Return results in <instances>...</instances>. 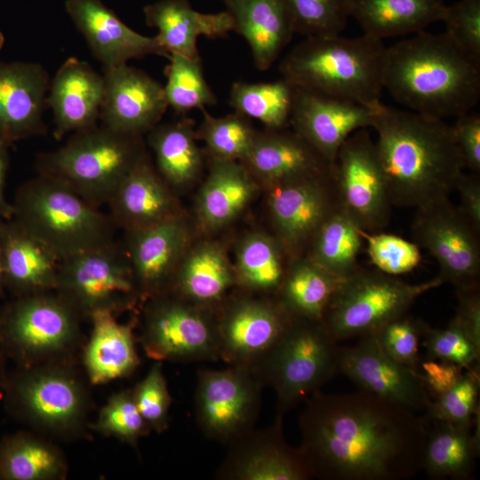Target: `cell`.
I'll use <instances>...</instances> for the list:
<instances>
[{"mask_svg": "<svg viewBox=\"0 0 480 480\" xmlns=\"http://www.w3.org/2000/svg\"><path fill=\"white\" fill-rule=\"evenodd\" d=\"M314 478L404 480L423 469L428 429L416 412L358 390L317 391L299 417Z\"/></svg>", "mask_w": 480, "mask_h": 480, "instance_id": "6da1fadb", "label": "cell"}, {"mask_svg": "<svg viewBox=\"0 0 480 480\" xmlns=\"http://www.w3.org/2000/svg\"><path fill=\"white\" fill-rule=\"evenodd\" d=\"M375 147L393 206L420 208L449 198L464 164L444 119L380 103Z\"/></svg>", "mask_w": 480, "mask_h": 480, "instance_id": "7a4b0ae2", "label": "cell"}, {"mask_svg": "<svg viewBox=\"0 0 480 480\" xmlns=\"http://www.w3.org/2000/svg\"><path fill=\"white\" fill-rule=\"evenodd\" d=\"M383 88L411 111L457 117L479 101L480 62L445 33L424 30L386 49Z\"/></svg>", "mask_w": 480, "mask_h": 480, "instance_id": "3957f363", "label": "cell"}, {"mask_svg": "<svg viewBox=\"0 0 480 480\" xmlns=\"http://www.w3.org/2000/svg\"><path fill=\"white\" fill-rule=\"evenodd\" d=\"M386 49L364 34L306 36L283 58L279 71L295 88L374 108L384 89Z\"/></svg>", "mask_w": 480, "mask_h": 480, "instance_id": "277c9868", "label": "cell"}, {"mask_svg": "<svg viewBox=\"0 0 480 480\" xmlns=\"http://www.w3.org/2000/svg\"><path fill=\"white\" fill-rule=\"evenodd\" d=\"M1 395L11 417L52 440L81 439L90 428L89 390L72 361L17 366Z\"/></svg>", "mask_w": 480, "mask_h": 480, "instance_id": "5b68a950", "label": "cell"}, {"mask_svg": "<svg viewBox=\"0 0 480 480\" xmlns=\"http://www.w3.org/2000/svg\"><path fill=\"white\" fill-rule=\"evenodd\" d=\"M12 218L59 261L115 240L116 226L62 182L43 175L16 190Z\"/></svg>", "mask_w": 480, "mask_h": 480, "instance_id": "8992f818", "label": "cell"}, {"mask_svg": "<svg viewBox=\"0 0 480 480\" xmlns=\"http://www.w3.org/2000/svg\"><path fill=\"white\" fill-rule=\"evenodd\" d=\"M148 155L143 136L96 124L71 134L60 148L39 153L36 167L38 174L62 182L100 208Z\"/></svg>", "mask_w": 480, "mask_h": 480, "instance_id": "52a82bcc", "label": "cell"}, {"mask_svg": "<svg viewBox=\"0 0 480 480\" xmlns=\"http://www.w3.org/2000/svg\"><path fill=\"white\" fill-rule=\"evenodd\" d=\"M82 318L55 291L16 296L0 308V350L17 366L72 361Z\"/></svg>", "mask_w": 480, "mask_h": 480, "instance_id": "ba28073f", "label": "cell"}, {"mask_svg": "<svg viewBox=\"0 0 480 480\" xmlns=\"http://www.w3.org/2000/svg\"><path fill=\"white\" fill-rule=\"evenodd\" d=\"M322 321L293 318L264 358L252 368L263 387L276 396L285 414L339 372L340 346Z\"/></svg>", "mask_w": 480, "mask_h": 480, "instance_id": "9c48e42d", "label": "cell"}, {"mask_svg": "<svg viewBox=\"0 0 480 480\" xmlns=\"http://www.w3.org/2000/svg\"><path fill=\"white\" fill-rule=\"evenodd\" d=\"M443 284L438 276L408 284L379 270L362 268L340 283L322 322L337 342L372 334L405 315L421 294Z\"/></svg>", "mask_w": 480, "mask_h": 480, "instance_id": "30bf717a", "label": "cell"}, {"mask_svg": "<svg viewBox=\"0 0 480 480\" xmlns=\"http://www.w3.org/2000/svg\"><path fill=\"white\" fill-rule=\"evenodd\" d=\"M55 292L83 318L118 316L142 304L124 244L116 240L60 261Z\"/></svg>", "mask_w": 480, "mask_h": 480, "instance_id": "8fae6325", "label": "cell"}, {"mask_svg": "<svg viewBox=\"0 0 480 480\" xmlns=\"http://www.w3.org/2000/svg\"><path fill=\"white\" fill-rule=\"evenodd\" d=\"M140 342L158 362L220 360L216 310L164 292L142 304Z\"/></svg>", "mask_w": 480, "mask_h": 480, "instance_id": "7c38bea8", "label": "cell"}, {"mask_svg": "<svg viewBox=\"0 0 480 480\" xmlns=\"http://www.w3.org/2000/svg\"><path fill=\"white\" fill-rule=\"evenodd\" d=\"M263 385L252 369L228 365L200 369L195 392V415L210 440L229 444L254 428Z\"/></svg>", "mask_w": 480, "mask_h": 480, "instance_id": "4fadbf2b", "label": "cell"}, {"mask_svg": "<svg viewBox=\"0 0 480 480\" xmlns=\"http://www.w3.org/2000/svg\"><path fill=\"white\" fill-rule=\"evenodd\" d=\"M292 319L275 296L242 290L230 293L216 310L220 360L252 369Z\"/></svg>", "mask_w": 480, "mask_h": 480, "instance_id": "5bb4252c", "label": "cell"}, {"mask_svg": "<svg viewBox=\"0 0 480 480\" xmlns=\"http://www.w3.org/2000/svg\"><path fill=\"white\" fill-rule=\"evenodd\" d=\"M339 207L359 228L380 232L389 222L392 204L375 142L366 129L353 132L333 166Z\"/></svg>", "mask_w": 480, "mask_h": 480, "instance_id": "9a60e30c", "label": "cell"}, {"mask_svg": "<svg viewBox=\"0 0 480 480\" xmlns=\"http://www.w3.org/2000/svg\"><path fill=\"white\" fill-rule=\"evenodd\" d=\"M479 232L450 198L417 208L412 236L439 265L437 276L456 290L479 286Z\"/></svg>", "mask_w": 480, "mask_h": 480, "instance_id": "2e32d148", "label": "cell"}, {"mask_svg": "<svg viewBox=\"0 0 480 480\" xmlns=\"http://www.w3.org/2000/svg\"><path fill=\"white\" fill-rule=\"evenodd\" d=\"M268 190V206L276 238L290 260L305 255L319 227L339 207L333 169Z\"/></svg>", "mask_w": 480, "mask_h": 480, "instance_id": "e0dca14e", "label": "cell"}, {"mask_svg": "<svg viewBox=\"0 0 480 480\" xmlns=\"http://www.w3.org/2000/svg\"><path fill=\"white\" fill-rule=\"evenodd\" d=\"M339 372L360 390L414 412H426L431 403L420 373L388 356L372 334L340 347Z\"/></svg>", "mask_w": 480, "mask_h": 480, "instance_id": "ac0fdd59", "label": "cell"}, {"mask_svg": "<svg viewBox=\"0 0 480 480\" xmlns=\"http://www.w3.org/2000/svg\"><path fill=\"white\" fill-rule=\"evenodd\" d=\"M284 414L262 429H252L228 444L218 468L220 480H308L312 471L300 448L284 435Z\"/></svg>", "mask_w": 480, "mask_h": 480, "instance_id": "d6986e66", "label": "cell"}, {"mask_svg": "<svg viewBox=\"0 0 480 480\" xmlns=\"http://www.w3.org/2000/svg\"><path fill=\"white\" fill-rule=\"evenodd\" d=\"M101 124L143 136L158 124L168 108L164 85L146 72L122 64L103 69Z\"/></svg>", "mask_w": 480, "mask_h": 480, "instance_id": "ffe728a7", "label": "cell"}, {"mask_svg": "<svg viewBox=\"0 0 480 480\" xmlns=\"http://www.w3.org/2000/svg\"><path fill=\"white\" fill-rule=\"evenodd\" d=\"M191 228L184 213L154 226L124 231L122 242L132 265L142 303L167 292L191 243Z\"/></svg>", "mask_w": 480, "mask_h": 480, "instance_id": "44dd1931", "label": "cell"}, {"mask_svg": "<svg viewBox=\"0 0 480 480\" xmlns=\"http://www.w3.org/2000/svg\"><path fill=\"white\" fill-rule=\"evenodd\" d=\"M374 108L295 88L290 124L330 164L355 132L372 127Z\"/></svg>", "mask_w": 480, "mask_h": 480, "instance_id": "7402d4cb", "label": "cell"}, {"mask_svg": "<svg viewBox=\"0 0 480 480\" xmlns=\"http://www.w3.org/2000/svg\"><path fill=\"white\" fill-rule=\"evenodd\" d=\"M50 81L40 63L0 60V143L11 147L45 132Z\"/></svg>", "mask_w": 480, "mask_h": 480, "instance_id": "603a6c76", "label": "cell"}, {"mask_svg": "<svg viewBox=\"0 0 480 480\" xmlns=\"http://www.w3.org/2000/svg\"><path fill=\"white\" fill-rule=\"evenodd\" d=\"M65 8L103 69L147 55L169 58L156 36L132 29L100 0H67Z\"/></svg>", "mask_w": 480, "mask_h": 480, "instance_id": "cb8c5ba5", "label": "cell"}, {"mask_svg": "<svg viewBox=\"0 0 480 480\" xmlns=\"http://www.w3.org/2000/svg\"><path fill=\"white\" fill-rule=\"evenodd\" d=\"M240 163L267 188L326 174L334 166L297 132L284 128L257 131L251 149Z\"/></svg>", "mask_w": 480, "mask_h": 480, "instance_id": "d4e9b609", "label": "cell"}, {"mask_svg": "<svg viewBox=\"0 0 480 480\" xmlns=\"http://www.w3.org/2000/svg\"><path fill=\"white\" fill-rule=\"evenodd\" d=\"M103 95V75L76 57L68 58L50 81L46 100L52 113L55 139L98 124Z\"/></svg>", "mask_w": 480, "mask_h": 480, "instance_id": "484cf974", "label": "cell"}, {"mask_svg": "<svg viewBox=\"0 0 480 480\" xmlns=\"http://www.w3.org/2000/svg\"><path fill=\"white\" fill-rule=\"evenodd\" d=\"M107 206L116 228L123 231L146 228L184 213L148 155L124 178Z\"/></svg>", "mask_w": 480, "mask_h": 480, "instance_id": "4316f807", "label": "cell"}, {"mask_svg": "<svg viewBox=\"0 0 480 480\" xmlns=\"http://www.w3.org/2000/svg\"><path fill=\"white\" fill-rule=\"evenodd\" d=\"M236 287L234 264L225 248L217 241L208 240L190 244L167 292L217 310Z\"/></svg>", "mask_w": 480, "mask_h": 480, "instance_id": "83f0119b", "label": "cell"}, {"mask_svg": "<svg viewBox=\"0 0 480 480\" xmlns=\"http://www.w3.org/2000/svg\"><path fill=\"white\" fill-rule=\"evenodd\" d=\"M5 290L14 297L55 291L60 261L13 219L0 218Z\"/></svg>", "mask_w": 480, "mask_h": 480, "instance_id": "f1b7e54d", "label": "cell"}, {"mask_svg": "<svg viewBox=\"0 0 480 480\" xmlns=\"http://www.w3.org/2000/svg\"><path fill=\"white\" fill-rule=\"evenodd\" d=\"M144 14L148 25L156 28V36L169 56L199 58V36L218 38L233 30L227 11L199 12L187 0H160L145 6Z\"/></svg>", "mask_w": 480, "mask_h": 480, "instance_id": "f546056e", "label": "cell"}, {"mask_svg": "<svg viewBox=\"0 0 480 480\" xmlns=\"http://www.w3.org/2000/svg\"><path fill=\"white\" fill-rule=\"evenodd\" d=\"M89 319L92 332L83 364L90 383L102 385L132 374L140 363L134 335L137 318L124 324L112 313L98 312Z\"/></svg>", "mask_w": 480, "mask_h": 480, "instance_id": "4dcf8cb0", "label": "cell"}, {"mask_svg": "<svg viewBox=\"0 0 480 480\" xmlns=\"http://www.w3.org/2000/svg\"><path fill=\"white\" fill-rule=\"evenodd\" d=\"M233 30L247 42L255 67L268 69L294 32L282 0H224Z\"/></svg>", "mask_w": 480, "mask_h": 480, "instance_id": "1f68e13d", "label": "cell"}, {"mask_svg": "<svg viewBox=\"0 0 480 480\" xmlns=\"http://www.w3.org/2000/svg\"><path fill=\"white\" fill-rule=\"evenodd\" d=\"M257 188L258 183L240 162L210 157L196 204L200 227L213 231L231 223L251 203Z\"/></svg>", "mask_w": 480, "mask_h": 480, "instance_id": "d6a6232c", "label": "cell"}, {"mask_svg": "<svg viewBox=\"0 0 480 480\" xmlns=\"http://www.w3.org/2000/svg\"><path fill=\"white\" fill-rule=\"evenodd\" d=\"M444 0H350V17L364 34L379 40L417 34L443 21Z\"/></svg>", "mask_w": 480, "mask_h": 480, "instance_id": "836d02e7", "label": "cell"}, {"mask_svg": "<svg viewBox=\"0 0 480 480\" xmlns=\"http://www.w3.org/2000/svg\"><path fill=\"white\" fill-rule=\"evenodd\" d=\"M155 167L174 191L192 185L204 167V153L197 145L194 124L189 119L156 124L148 133Z\"/></svg>", "mask_w": 480, "mask_h": 480, "instance_id": "e575fe53", "label": "cell"}, {"mask_svg": "<svg viewBox=\"0 0 480 480\" xmlns=\"http://www.w3.org/2000/svg\"><path fill=\"white\" fill-rule=\"evenodd\" d=\"M68 472L63 452L44 435L18 431L0 441V480H62Z\"/></svg>", "mask_w": 480, "mask_h": 480, "instance_id": "d590c367", "label": "cell"}, {"mask_svg": "<svg viewBox=\"0 0 480 480\" xmlns=\"http://www.w3.org/2000/svg\"><path fill=\"white\" fill-rule=\"evenodd\" d=\"M342 280L305 254L290 260L275 297L292 318L323 321Z\"/></svg>", "mask_w": 480, "mask_h": 480, "instance_id": "8d00e7d4", "label": "cell"}, {"mask_svg": "<svg viewBox=\"0 0 480 480\" xmlns=\"http://www.w3.org/2000/svg\"><path fill=\"white\" fill-rule=\"evenodd\" d=\"M290 258L275 236L252 232L242 237L234 264L237 288L251 293L276 296Z\"/></svg>", "mask_w": 480, "mask_h": 480, "instance_id": "74e56055", "label": "cell"}, {"mask_svg": "<svg viewBox=\"0 0 480 480\" xmlns=\"http://www.w3.org/2000/svg\"><path fill=\"white\" fill-rule=\"evenodd\" d=\"M479 436L471 426L436 421L428 436L423 469L433 479H467L479 451Z\"/></svg>", "mask_w": 480, "mask_h": 480, "instance_id": "f35d334b", "label": "cell"}, {"mask_svg": "<svg viewBox=\"0 0 480 480\" xmlns=\"http://www.w3.org/2000/svg\"><path fill=\"white\" fill-rule=\"evenodd\" d=\"M362 240L361 228L338 207L319 227L306 255L336 277L346 279L362 268L357 260Z\"/></svg>", "mask_w": 480, "mask_h": 480, "instance_id": "ab89813d", "label": "cell"}, {"mask_svg": "<svg viewBox=\"0 0 480 480\" xmlns=\"http://www.w3.org/2000/svg\"><path fill=\"white\" fill-rule=\"evenodd\" d=\"M295 87L285 79L273 82L232 84L229 104L248 118L260 121L266 129L284 128L290 123Z\"/></svg>", "mask_w": 480, "mask_h": 480, "instance_id": "60d3db41", "label": "cell"}, {"mask_svg": "<svg viewBox=\"0 0 480 480\" xmlns=\"http://www.w3.org/2000/svg\"><path fill=\"white\" fill-rule=\"evenodd\" d=\"M168 59L164 85L168 108L183 114L195 108L203 110L216 103V96L204 76L200 57L171 54Z\"/></svg>", "mask_w": 480, "mask_h": 480, "instance_id": "b9f144b4", "label": "cell"}, {"mask_svg": "<svg viewBox=\"0 0 480 480\" xmlns=\"http://www.w3.org/2000/svg\"><path fill=\"white\" fill-rule=\"evenodd\" d=\"M196 132L204 141L209 157L241 162L254 141L257 130L250 118L234 112L224 116H213L206 109Z\"/></svg>", "mask_w": 480, "mask_h": 480, "instance_id": "7bdbcfd3", "label": "cell"}, {"mask_svg": "<svg viewBox=\"0 0 480 480\" xmlns=\"http://www.w3.org/2000/svg\"><path fill=\"white\" fill-rule=\"evenodd\" d=\"M294 32L306 36L339 35L350 17V0H282Z\"/></svg>", "mask_w": 480, "mask_h": 480, "instance_id": "ee69618b", "label": "cell"}, {"mask_svg": "<svg viewBox=\"0 0 480 480\" xmlns=\"http://www.w3.org/2000/svg\"><path fill=\"white\" fill-rule=\"evenodd\" d=\"M90 428L132 447H136L140 439L152 431L137 407L132 388L109 397Z\"/></svg>", "mask_w": 480, "mask_h": 480, "instance_id": "f6af8a7d", "label": "cell"}, {"mask_svg": "<svg viewBox=\"0 0 480 480\" xmlns=\"http://www.w3.org/2000/svg\"><path fill=\"white\" fill-rule=\"evenodd\" d=\"M366 241L367 252L379 271L393 276L408 273L421 260L420 246L398 236L385 233H367L361 229Z\"/></svg>", "mask_w": 480, "mask_h": 480, "instance_id": "bcb514c9", "label": "cell"}, {"mask_svg": "<svg viewBox=\"0 0 480 480\" xmlns=\"http://www.w3.org/2000/svg\"><path fill=\"white\" fill-rule=\"evenodd\" d=\"M137 407L152 431L160 434L169 426L171 395L163 362L155 361L145 377L132 388Z\"/></svg>", "mask_w": 480, "mask_h": 480, "instance_id": "7dc6e473", "label": "cell"}, {"mask_svg": "<svg viewBox=\"0 0 480 480\" xmlns=\"http://www.w3.org/2000/svg\"><path fill=\"white\" fill-rule=\"evenodd\" d=\"M478 376L470 372L462 378L448 391L430 403L426 413L436 421L472 426L476 413L478 397Z\"/></svg>", "mask_w": 480, "mask_h": 480, "instance_id": "c3c4849f", "label": "cell"}, {"mask_svg": "<svg viewBox=\"0 0 480 480\" xmlns=\"http://www.w3.org/2000/svg\"><path fill=\"white\" fill-rule=\"evenodd\" d=\"M423 345L428 357L469 368L479 361L478 348L466 335L454 317L444 329H430L424 324Z\"/></svg>", "mask_w": 480, "mask_h": 480, "instance_id": "681fc988", "label": "cell"}, {"mask_svg": "<svg viewBox=\"0 0 480 480\" xmlns=\"http://www.w3.org/2000/svg\"><path fill=\"white\" fill-rule=\"evenodd\" d=\"M423 327V324L404 315L388 322L372 334L392 359L415 369Z\"/></svg>", "mask_w": 480, "mask_h": 480, "instance_id": "f907efd6", "label": "cell"}, {"mask_svg": "<svg viewBox=\"0 0 480 480\" xmlns=\"http://www.w3.org/2000/svg\"><path fill=\"white\" fill-rule=\"evenodd\" d=\"M443 21L448 37L480 62V0H460L447 5Z\"/></svg>", "mask_w": 480, "mask_h": 480, "instance_id": "816d5d0a", "label": "cell"}, {"mask_svg": "<svg viewBox=\"0 0 480 480\" xmlns=\"http://www.w3.org/2000/svg\"><path fill=\"white\" fill-rule=\"evenodd\" d=\"M456 118L452 129L464 167L478 173L480 172V116L470 111Z\"/></svg>", "mask_w": 480, "mask_h": 480, "instance_id": "f5cc1de1", "label": "cell"}, {"mask_svg": "<svg viewBox=\"0 0 480 480\" xmlns=\"http://www.w3.org/2000/svg\"><path fill=\"white\" fill-rule=\"evenodd\" d=\"M457 313L454 319L469 340L480 348V295L479 286L456 290Z\"/></svg>", "mask_w": 480, "mask_h": 480, "instance_id": "db71d44e", "label": "cell"}, {"mask_svg": "<svg viewBox=\"0 0 480 480\" xmlns=\"http://www.w3.org/2000/svg\"><path fill=\"white\" fill-rule=\"evenodd\" d=\"M420 373L428 390L436 396L452 388L463 376V368L444 361L427 358L421 363Z\"/></svg>", "mask_w": 480, "mask_h": 480, "instance_id": "11a10c76", "label": "cell"}, {"mask_svg": "<svg viewBox=\"0 0 480 480\" xmlns=\"http://www.w3.org/2000/svg\"><path fill=\"white\" fill-rule=\"evenodd\" d=\"M454 189L459 192L460 204L458 206L463 215L480 233V180L475 174L462 172L457 179Z\"/></svg>", "mask_w": 480, "mask_h": 480, "instance_id": "9f6ffc18", "label": "cell"}, {"mask_svg": "<svg viewBox=\"0 0 480 480\" xmlns=\"http://www.w3.org/2000/svg\"><path fill=\"white\" fill-rule=\"evenodd\" d=\"M10 147L0 143V218L12 219L13 208L5 196L6 178L10 167Z\"/></svg>", "mask_w": 480, "mask_h": 480, "instance_id": "6f0895ef", "label": "cell"}, {"mask_svg": "<svg viewBox=\"0 0 480 480\" xmlns=\"http://www.w3.org/2000/svg\"><path fill=\"white\" fill-rule=\"evenodd\" d=\"M6 361L7 358L0 350V393L4 388L9 372L6 368Z\"/></svg>", "mask_w": 480, "mask_h": 480, "instance_id": "680465c9", "label": "cell"}, {"mask_svg": "<svg viewBox=\"0 0 480 480\" xmlns=\"http://www.w3.org/2000/svg\"><path fill=\"white\" fill-rule=\"evenodd\" d=\"M4 280V269H3V261L2 254L0 250V299L4 297L5 292Z\"/></svg>", "mask_w": 480, "mask_h": 480, "instance_id": "91938a15", "label": "cell"}, {"mask_svg": "<svg viewBox=\"0 0 480 480\" xmlns=\"http://www.w3.org/2000/svg\"><path fill=\"white\" fill-rule=\"evenodd\" d=\"M4 41H5L4 36V34L0 31V51H1L2 48L4 47Z\"/></svg>", "mask_w": 480, "mask_h": 480, "instance_id": "94428289", "label": "cell"}]
</instances>
